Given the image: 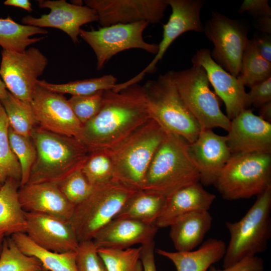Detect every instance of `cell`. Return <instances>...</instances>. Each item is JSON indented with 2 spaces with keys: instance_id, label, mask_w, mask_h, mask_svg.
Here are the masks:
<instances>
[{
  "instance_id": "7a4b0ae2",
  "label": "cell",
  "mask_w": 271,
  "mask_h": 271,
  "mask_svg": "<svg viewBox=\"0 0 271 271\" xmlns=\"http://www.w3.org/2000/svg\"><path fill=\"white\" fill-rule=\"evenodd\" d=\"M189 144L181 137L166 131L151 162L142 190L167 198L181 188L200 182Z\"/></svg>"
},
{
  "instance_id": "f907efd6",
  "label": "cell",
  "mask_w": 271,
  "mask_h": 271,
  "mask_svg": "<svg viewBox=\"0 0 271 271\" xmlns=\"http://www.w3.org/2000/svg\"><path fill=\"white\" fill-rule=\"evenodd\" d=\"M5 237V235H0V255L2 250L3 242H4Z\"/></svg>"
},
{
  "instance_id": "d6a6232c",
  "label": "cell",
  "mask_w": 271,
  "mask_h": 271,
  "mask_svg": "<svg viewBox=\"0 0 271 271\" xmlns=\"http://www.w3.org/2000/svg\"><path fill=\"white\" fill-rule=\"evenodd\" d=\"M9 121L0 101V183L8 179L21 182L22 172L20 163L14 154L9 138Z\"/></svg>"
},
{
  "instance_id": "5b68a950",
  "label": "cell",
  "mask_w": 271,
  "mask_h": 271,
  "mask_svg": "<svg viewBox=\"0 0 271 271\" xmlns=\"http://www.w3.org/2000/svg\"><path fill=\"white\" fill-rule=\"evenodd\" d=\"M138 190L115 178L93 186L88 196L74 207L69 220L79 242L92 240Z\"/></svg>"
},
{
  "instance_id": "bcb514c9",
  "label": "cell",
  "mask_w": 271,
  "mask_h": 271,
  "mask_svg": "<svg viewBox=\"0 0 271 271\" xmlns=\"http://www.w3.org/2000/svg\"><path fill=\"white\" fill-rule=\"evenodd\" d=\"M255 27L264 34H271V18L264 17L256 19Z\"/></svg>"
},
{
  "instance_id": "74e56055",
  "label": "cell",
  "mask_w": 271,
  "mask_h": 271,
  "mask_svg": "<svg viewBox=\"0 0 271 271\" xmlns=\"http://www.w3.org/2000/svg\"><path fill=\"white\" fill-rule=\"evenodd\" d=\"M67 200L74 206L84 200L91 192L93 186L79 169L58 184Z\"/></svg>"
},
{
  "instance_id": "4316f807",
  "label": "cell",
  "mask_w": 271,
  "mask_h": 271,
  "mask_svg": "<svg viewBox=\"0 0 271 271\" xmlns=\"http://www.w3.org/2000/svg\"><path fill=\"white\" fill-rule=\"evenodd\" d=\"M166 199L157 194L138 190L125 202L114 219H130L155 225Z\"/></svg>"
},
{
  "instance_id": "44dd1931",
  "label": "cell",
  "mask_w": 271,
  "mask_h": 271,
  "mask_svg": "<svg viewBox=\"0 0 271 271\" xmlns=\"http://www.w3.org/2000/svg\"><path fill=\"white\" fill-rule=\"evenodd\" d=\"M18 194L21 206L27 212L45 214L69 221L75 207L54 183H27L20 187Z\"/></svg>"
},
{
  "instance_id": "2e32d148",
  "label": "cell",
  "mask_w": 271,
  "mask_h": 271,
  "mask_svg": "<svg viewBox=\"0 0 271 271\" xmlns=\"http://www.w3.org/2000/svg\"><path fill=\"white\" fill-rule=\"evenodd\" d=\"M40 8H48L50 12L39 18L29 15L22 19L23 25L43 28L51 27L64 32L75 43L79 42L81 27L86 24L98 22L95 11L86 6L70 4L65 0H38Z\"/></svg>"
},
{
  "instance_id": "681fc988",
  "label": "cell",
  "mask_w": 271,
  "mask_h": 271,
  "mask_svg": "<svg viewBox=\"0 0 271 271\" xmlns=\"http://www.w3.org/2000/svg\"><path fill=\"white\" fill-rule=\"evenodd\" d=\"M8 90L0 76V101L6 96Z\"/></svg>"
},
{
  "instance_id": "f35d334b",
  "label": "cell",
  "mask_w": 271,
  "mask_h": 271,
  "mask_svg": "<svg viewBox=\"0 0 271 271\" xmlns=\"http://www.w3.org/2000/svg\"><path fill=\"white\" fill-rule=\"evenodd\" d=\"M104 90L85 95H72L68 99L77 118L83 125L100 111L103 102Z\"/></svg>"
},
{
  "instance_id": "7c38bea8",
  "label": "cell",
  "mask_w": 271,
  "mask_h": 271,
  "mask_svg": "<svg viewBox=\"0 0 271 271\" xmlns=\"http://www.w3.org/2000/svg\"><path fill=\"white\" fill-rule=\"evenodd\" d=\"M48 63L47 57L35 47L22 52L3 50L0 76L9 92L30 104L38 78L43 74Z\"/></svg>"
},
{
  "instance_id": "b9f144b4",
  "label": "cell",
  "mask_w": 271,
  "mask_h": 271,
  "mask_svg": "<svg viewBox=\"0 0 271 271\" xmlns=\"http://www.w3.org/2000/svg\"><path fill=\"white\" fill-rule=\"evenodd\" d=\"M263 259L256 255L243 258L235 264L218 269L211 265L207 271H263Z\"/></svg>"
},
{
  "instance_id": "816d5d0a",
  "label": "cell",
  "mask_w": 271,
  "mask_h": 271,
  "mask_svg": "<svg viewBox=\"0 0 271 271\" xmlns=\"http://www.w3.org/2000/svg\"><path fill=\"white\" fill-rule=\"evenodd\" d=\"M3 184H2V183H0V189H1V187H2V186Z\"/></svg>"
},
{
  "instance_id": "e0dca14e",
  "label": "cell",
  "mask_w": 271,
  "mask_h": 271,
  "mask_svg": "<svg viewBox=\"0 0 271 271\" xmlns=\"http://www.w3.org/2000/svg\"><path fill=\"white\" fill-rule=\"evenodd\" d=\"M191 61L192 64L200 65L205 70L215 93L225 104L226 115L229 120L247 109L249 106L248 94L244 85L237 77L227 72L212 59L209 49L197 50Z\"/></svg>"
},
{
  "instance_id": "7402d4cb",
  "label": "cell",
  "mask_w": 271,
  "mask_h": 271,
  "mask_svg": "<svg viewBox=\"0 0 271 271\" xmlns=\"http://www.w3.org/2000/svg\"><path fill=\"white\" fill-rule=\"evenodd\" d=\"M159 228L130 219H113L101 229L92 240L97 249H126L154 241Z\"/></svg>"
},
{
  "instance_id": "d6986e66",
  "label": "cell",
  "mask_w": 271,
  "mask_h": 271,
  "mask_svg": "<svg viewBox=\"0 0 271 271\" xmlns=\"http://www.w3.org/2000/svg\"><path fill=\"white\" fill-rule=\"evenodd\" d=\"M226 137L231 154H271V123L246 109L231 120Z\"/></svg>"
},
{
  "instance_id": "cb8c5ba5",
  "label": "cell",
  "mask_w": 271,
  "mask_h": 271,
  "mask_svg": "<svg viewBox=\"0 0 271 271\" xmlns=\"http://www.w3.org/2000/svg\"><path fill=\"white\" fill-rule=\"evenodd\" d=\"M226 249L225 242L209 238L196 250L171 252L155 248L158 254L170 259L177 271H207L214 263L223 258Z\"/></svg>"
},
{
  "instance_id": "e575fe53",
  "label": "cell",
  "mask_w": 271,
  "mask_h": 271,
  "mask_svg": "<svg viewBox=\"0 0 271 271\" xmlns=\"http://www.w3.org/2000/svg\"><path fill=\"white\" fill-rule=\"evenodd\" d=\"M142 246L126 249L97 248L107 271H143Z\"/></svg>"
},
{
  "instance_id": "8d00e7d4",
  "label": "cell",
  "mask_w": 271,
  "mask_h": 271,
  "mask_svg": "<svg viewBox=\"0 0 271 271\" xmlns=\"http://www.w3.org/2000/svg\"><path fill=\"white\" fill-rule=\"evenodd\" d=\"M9 138L11 148L21 166L20 186H23L29 181L31 171L36 159V149L31 137L19 134L10 126Z\"/></svg>"
},
{
  "instance_id": "ab89813d",
  "label": "cell",
  "mask_w": 271,
  "mask_h": 271,
  "mask_svg": "<svg viewBox=\"0 0 271 271\" xmlns=\"http://www.w3.org/2000/svg\"><path fill=\"white\" fill-rule=\"evenodd\" d=\"M76 263L77 271H107L92 240L79 242Z\"/></svg>"
},
{
  "instance_id": "30bf717a",
  "label": "cell",
  "mask_w": 271,
  "mask_h": 271,
  "mask_svg": "<svg viewBox=\"0 0 271 271\" xmlns=\"http://www.w3.org/2000/svg\"><path fill=\"white\" fill-rule=\"evenodd\" d=\"M149 25L146 21L117 24L98 30L81 29L79 36L92 49L97 59V70H100L113 56L130 49H140L156 54L158 45L146 42L143 34Z\"/></svg>"
},
{
  "instance_id": "5bb4252c",
  "label": "cell",
  "mask_w": 271,
  "mask_h": 271,
  "mask_svg": "<svg viewBox=\"0 0 271 271\" xmlns=\"http://www.w3.org/2000/svg\"><path fill=\"white\" fill-rule=\"evenodd\" d=\"M93 9L102 27L141 21L159 23L169 6L167 0H85Z\"/></svg>"
},
{
  "instance_id": "9c48e42d",
  "label": "cell",
  "mask_w": 271,
  "mask_h": 271,
  "mask_svg": "<svg viewBox=\"0 0 271 271\" xmlns=\"http://www.w3.org/2000/svg\"><path fill=\"white\" fill-rule=\"evenodd\" d=\"M170 73L182 100L201 128L220 127L228 131L231 120L222 112L217 97L210 90L204 68L193 64L190 68Z\"/></svg>"
},
{
  "instance_id": "8fae6325",
  "label": "cell",
  "mask_w": 271,
  "mask_h": 271,
  "mask_svg": "<svg viewBox=\"0 0 271 271\" xmlns=\"http://www.w3.org/2000/svg\"><path fill=\"white\" fill-rule=\"evenodd\" d=\"M203 32L214 45L211 54L212 59L227 72L237 77L249 40L247 27L238 20L213 11L204 26Z\"/></svg>"
},
{
  "instance_id": "60d3db41",
  "label": "cell",
  "mask_w": 271,
  "mask_h": 271,
  "mask_svg": "<svg viewBox=\"0 0 271 271\" xmlns=\"http://www.w3.org/2000/svg\"><path fill=\"white\" fill-rule=\"evenodd\" d=\"M248 94V105L259 108L271 101V77L250 87Z\"/></svg>"
},
{
  "instance_id": "9a60e30c",
  "label": "cell",
  "mask_w": 271,
  "mask_h": 271,
  "mask_svg": "<svg viewBox=\"0 0 271 271\" xmlns=\"http://www.w3.org/2000/svg\"><path fill=\"white\" fill-rule=\"evenodd\" d=\"M30 104L38 126L57 134L78 138L83 125L63 94L38 84Z\"/></svg>"
},
{
  "instance_id": "d590c367",
  "label": "cell",
  "mask_w": 271,
  "mask_h": 271,
  "mask_svg": "<svg viewBox=\"0 0 271 271\" xmlns=\"http://www.w3.org/2000/svg\"><path fill=\"white\" fill-rule=\"evenodd\" d=\"M81 171L93 187L107 182L114 178L113 165L108 150L89 153Z\"/></svg>"
},
{
  "instance_id": "ac0fdd59",
  "label": "cell",
  "mask_w": 271,
  "mask_h": 271,
  "mask_svg": "<svg viewBox=\"0 0 271 271\" xmlns=\"http://www.w3.org/2000/svg\"><path fill=\"white\" fill-rule=\"evenodd\" d=\"M25 233L37 245L58 253L76 251L79 242L69 221L52 215L25 212Z\"/></svg>"
},
{
  "instance_id": "7bdbcfd3",
  "label": "cell",
  "mask_w": 271,
  "mask_h": 271,
  "mask_svg": "<svg viewBox=\"0 0 271 271\" xmlns=\"http://www.w3.org/2000/svg\"><path fill=\"white\" fill-rule=\"evenodd\" d=\"M248 12L254 18L271 17V8L267 0H244L238 12Z\"/></svg>"
},
{
  "instance_id": "f1b7e54d",
  "label": "cell",
  "mask_w": 271,
  "mask_h": 271,
  "mask_svg": "<svg viewBox=\"0 0 271 271\" xmlns=\"http://www.w3.org/2000/svg\"><path fill=\"white\" fill-rule=\"evenodd\" d=\"M48 33L43 28L20 24L10 16L5 19L0 18V46L3 50L24 52L28 46L45 38H31L32 36Z\"/></svg>"
},
{
  "instance_id": "83f0119b",
  "label": "cell",
  "mask_w": 271,
  "mask_h": 271,
  "mask_svg": "<svg viewBox=\"0 0 271 271\" xmlns=\"http://www.w3.org/2000/svg\"><path fill=\"white\" fill-rule=\"evenodd\" d=\"M11 237L25 254L38 258L47 271H77L76 251L58 253L44 249L32 241L25 233Z\"/></svg>"
},
{
  "instance_id": "f546056e",
  "label": "cell",
  "mask_w": 271,
  "mask_h": 271,
  "mask_svg": "<svg viewBox=\"0 0 271 271\" xmlns=\"http://www.w3.org/2000/svg\"><path fill=\"white\" fill-rule=\"evenodd\" d=\"M1 102L6 112L10 127L19 134L31 137L38 124L31 104L17 98L8 91Z\"/></svg>"
},
{
  "instance_id": "6da1fadb",
  "label": "cell",
  "mask_w": 271,
  "mask_h": 271,
  "mask_svg": "<svg viewBox=\"0 0 271 271\" xmlns=\"http://www.w3.org/2000/svg\"><path fill=\"white\" fill-rule=\"evenodd\" d=\"M150 118L143 86L104 90L100 111L82 125L77 139L89 153L110 150Z\"/></svg>"
},
{
  "instance_id": "484cf974",
  "label": "cell",
  "mask_w": 271,
  "mask_h": 271,
  "mask_svg": "<svg viewBox=\"0 0 271 271\" xmlns=\"http://www.w3.org/2000/svg\"><path fill=\"white\" fill-rule=\"evenodd\" d=\"M20 187V182L8 179L0 189V235L26 232L27 221L19 200Z\"/></svg>"
},
{
  "instance_id": "836d02e7",
  "label": "cell",
  "mask_w": 271,
  "mask_h": 271,
  "mask_svg": "<svg viewBox=\"0 0 271 271\" xmlns=\"http://www.w3.org/2000/svg\"><path fill=\"white\" fill-rule=\"evenodd\" d=\"M0 271H47L36 257L24 253L11 237H5L0 255Z\"/></svg>"
},
{
  "instance_id": "f6af8a7d",
  "label": "cell",
  "mask_w": 271,
  "mask_h": 271,
  "mask_svg": "<svg viewBox=\"0 0 271 271\" xmlns=\"http://www.w3.org/2000/svg\"><path fill=\"white\" fill-rule=\"evenodd\" d=\"M155 242L142 245L141 258L143 265V271H157L155 260Z\"/></svg>"
},
{
  "instance_id": "ffe728a7",
  "label": "cell",
  "mask_w": 271,
  "mask_h": 271,
  "mask_svg": "<svg viewBox=\"0 0 271 271\" xmlns=\"http://www.w3.org/2000/svg\"><path fill=\"white\" fill-rule=\"evenodd\" d=\"M189 150L200 182L205 186L214 184L231 155L226 137L215 133L212 129H201L196 140L189 144Z\"/></svg>"
},
{
  "instance_id": "8992f818",
  "label": "cell",
  "mask_w": 271,
  "mask_h": 271,
  "mask_svg": "<svg viewBox=\"0 0 271 271\" xmlns=\"http://www.w3.org/2000/svg\"><path fill=\"white\" fill-rule=\"evenodd\" d=\"M271 187L257 196L239 221L227 222L230 240L223 257V267L265 251L271 236Z\"/></svg>"
},
{
  "instance_id": "ba28073f",
  "label": "cell",
  "mask_w": 271,
  "mask_h": 271,
  "mask_svg": "<svg viewBox=\"0 0 271 271\" xmlns=\"http://www.w3.org/2000/svg\"><path fill=\"white\" fill-rule=\"evenodd\" d=\"M213 185L228 201L257 196L271 187V154H232Z\"/></svg>"
},
{
  "instance_id": "1f68e13d",
  "label": "cell",
  "mask_w": 271,
  "mask_h": 271,
  "mask_svg": "<svg viewBox=\"0 0 271 271\" xmlns=\"http://www.w3.org/2000/svg\"><path fill=\"white\" fill-rule=\"evenodd\" d=\"M116 82V78L109 74L63 84H54L39 80L38 84L50 91L62 94L68 93L71 95H85L100 90L112 89L117 84Z\"/></svg>"
},
{
  "instance_id": "603a6c76",
  "label": "cell",
  "mask_w": 271,
  "mask_h": 271,
  "mask_svg": "<svg viewBox=\"0 0 271 271\" xmlns=\"http://www.w3.org/2000/svg\"><path fill=\"white\" fill-rule=\"evenodd\" d=\"M215 198V195L205 190L200 182L181 188L166 199L155 225L158 228L169 227L186 214L208 211Z\"/></svg>"
},
{
  "instance_id": "7dc6e473",
  "label": "cell",
  "mask_w": 271,
  "mask_h": 271,
  "mask_svg": "<svg viewBox=\"0 0 271 271\" xmlns=\"http://www.w3.org/2000/svg\"><path fill=\"white\" fill-rule=\"evenodd\" d=\"M4 5L23 9L29 12L33 11L31 3L28 0H7Z\"/></svg>"
},
{
  "instance_id": "d4e9b609",
  "label": "cell",
  "mask_w": 271,
  "mask_h": 271,
  "mask_svg": "<svg viewBox=\"0 0 271 271\" xmlns=\"http://www.w3.org/2000/svg\"><path fill=\"white\" fill-rule=\"evenodd\" d=\"M213 219L208 211H195L177 218L169 227V236L177 251L193 250L210 229Z\"/></svg>"
},
{
  "instance_id": "4dcf8cb0",
  "label": "cell",
  "mask_w": 271,
  "mask_h": 271,
  "mask_svg": "<svg viewBox=\"0 0 271 271\" xmlns=\"http://www.w3.org/2000/svg\"><path fill=\"white\" fill-rule=\"evenodd\" d=\"M271 77V63L264 59L256 51L251 40H248L241 61L237 78L249 87Z\"/></svg>"
},
{
  "instance_id": "3957f363",
  "label": "cell",
  "mask_w": 271,
  "mask_h": 271,
  "mask_svg": "<svg viewBox=\"0 0 271 271\" xmlns=\"http://www.w3.org/2000/svg\"><path fill=\"white\" fill-rule=\"evenodd\" d=\"M31 139L37 157L28 183L59 184L82 168L89 153L76 138L57 134L37 125Z\"/></svg>"
},
{
  "instance_id": "c3c4849f",
  "label": "cell",
  "mask_w": 271,
  "mask_h": 271,
  "mask_svg": "<svg viewBox=\"0 0 271 271\" xmlns=\"http://www.w3.org/2000/svg\"><path fill=\"white\" fill-rule=\"evenodd\" d=\"M258 116L264 121L271 123V101L262 105L259 110Z\"/></svg>"
},
{
  "instance_id": "ee69618b",
  "label": "cell",
  "mask_w": 271,
  "mask_h": 271,
  "mask_svg": "<svg viewBox=\"0 0 271 271\" xmlns=\"http://www.w3.org/2000/svg\"><path fill=\"white\" fill-rule=\"evenodd\" d=\"M258 54L265 60L271 63V38L268 35H255L251 39Z\"/></svg>"
},
{
  "instance_id": "4fadbf2b",
  "label": "cell",
  "mask_w": 271,
  "mask_h": 271,
  "mask_svg": "<svg viewBox=\"0 0 271 271\" xmlns=\"http://www.w3.org/2000/svg\"><path fill=\"white\" fill-rule=\"evenodd\" d=\"M172 13L167 24L163 25V38L155 57L151 63L139 74L122 83V87L138 84L146 74L156 71L158 62L161 60L171 44L185 32L193 31L203 32L204 26L200 18L203 5L202 0H167Z\"/></svg>"
},
{
  "instance_id": "277c9868",
  "label": "cell",
  "mask_w": 271,
  "mask_h": 271,
  "mask_svg": "<svg viewBox=\"0 0 271 271\" xmlns=\"http://www.w3.org/2000/svg\"><path fill=\"white\" fill-rule=\"evenodd\" d=\"M166 131L150 118L119 144L108 150L114 178L138 190H142L146 175Z\"/></svg>"
},
{
  "instance_id": "52a82bcc",
  "label": "cell",
  "mask_w": 271,
  "mask_h": 271,
  "mask_svg": "<svg viewBox=\"0 0 271 271\" xmlns=\"http://www.w3.org/2000/svg\"><path fill=\"white\" fill-rule=\"evenodd\" d=\"M151 118L165 130L188 143L194 142L201 128L182 100L170 71L143 86Z\"/></svg>"
}]
</instances>
